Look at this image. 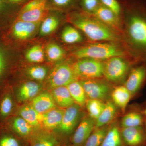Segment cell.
I'll return each mask as SVG.
<instances>
[{"label": "cell", "instance_id": "obj_1", "mask_svg": "<svg viewBox=\"0 0 146 146\" xmlns=\"http://www.w3.org/2000/svg\"><path fill=\"white\" fill-rule=\"evenodd\" d=\"M124 44L139 63L146 62V0H123Z\"/></svg>", "mask_w": 146, "mask_h": 146}, {"label": "cell", "instance_id": "obj_2", "mask_svg": "<svg viewBox=\"0 0 146 146\" xmlns=\"http://www.w3.org/2000/svg\"><path fill=\"white\" fill-rule=\"evenodd\" d=\"M68 19L92 42L124 43L121 35L81 9L69 13Z\"/></svg>", "mask_w": 146, "mask_h": 146}, {"label": "cell", "instance_id": "obj_3", "mask_svg": "<svg viewBox=\"0 0 146 146\" xmlns=\"http://www.w3.org/2000/svg\"><path fill=\"white\" fill-rule=\"evenodd\" d=\"M73 55L78 59L91 58L106 60L115 56L133 58L123 43L119 42H94L82 47L74 52Z\"/></svg>", "mask_w": 146, "mask_h": 146}, {"label": "cell", "instance_id": "obj_4", "mask_svg": "<svg viewBox=\"0 0 146 146\" xmlns=\"http://www.w3.org/2000/svg\"><path fill=\"white\" fill-rule=\"evenodd\" d=\"M103 62V76L108 80L118 82L125 78L132 65L139 62L132 57L115 56Z\"/></svg>", "mask_w": 146, "mask_h": 146}, {"label": "cell", "instance_id": "obj_5", "mask_svg": "<svg viewBox=\"0 0 146 146\" xmlns=\"http://www.w3.org/2000/svg\"><path fill=\"white\" fill-rule=\"evenodd\" d=\"M72 66L78 78L94 79L103 76L104 64L102 60L91 58H81Z\"/></svg>", "mask_w": 146, "mask_h": 146}, {"label": "cell", "instance_id": "obj_6", "mask_svg": "<svg viewBox=\"0 0 146 146\" xmlns=\"http://www.w3.org/2000/svg\"><path fill=\"white\" fill-rule=\"evenodd\" d=\"M72 66L62 63L56 67L51 73L49 83L52 88L67 86L71 82L78 80Z\"/></svg>", "mask_w": 146, "mask_h": 146}, {"label": "cell", "instance_id": "obj_7", "mask_svg": "<svg viewBox=\"0 0 146 146\" xmlns=\"http://www.w3.org/2000/svg\"><path fill=\"white\" fill-rule=\"evenodd\" d=\"M87 97L90 99L103 100L110 94V87L104 82L94 79L82 80L80 82Z\"/></svg>", "mask_w": 146, "mask_h": 146}, {"label": "cell", "instance_id": "obj_8", "mask_svg": "<svg viewBox=\"0 0 146 146\" xmlns=\"http://www.w3.org/2000/svg\"><path fill=\"white\" fill-rule=\"evenodd\" d=\"M139 65L130 70L125 82V86L131 96L138 92L146 81V62H141Z\"/></svg>", "mask_w": 146, "mask_h": 146}, {"label": "cell", "instance_id": "obj_9", "mask_svg": "<svg viewBox=\"0 0 146 146\" xmlns=\"http://www.w3.org/2000/svg\"><path fill=\"white\" fill-rule=\"evenodd\" d=\"M91 14L122 36V20L121 17L118 16L112 11L101 4L94 13Z\"/></svg>", "mask_w": 146, "mask_h": 146}, {"label": "cell", "instance_id": "obj_10", "mask_svg": "<svg viewBox=\"0 0 146 146\" xmlns=\"http://www.w3.org/2000/svg\"><path fill=\"white\" fill-rule=\"evenodd\" d=\"M30 146H60L58 136L50 130H35L28 141Z\"/></svg>", "mask_w": 146, "mask_h": 146}, {"label": "cell", "instance_id": "obj_11", "mask_svg": "<svg viewBox=\"0 0 146 146\" xmlns=\"http://www.w3.org/2000/svg\"><path fill=\"white\" fill-rule=\"evenodd\" d=\"M80 115V106L73 104L66 108L64 112L62 122L58 127L64 135H69L74 130Z\"/></svg>", "mask_w": 146, "mask_h": 146}, {"label": "cell", "instance_id": "obj_12", "mask_svg": "<svg viewBox=\"0 0 146 146\" xmlns=\"http://www.w3.org/2000/svg\"><path fill=\"white\" fill-rule=\"evenodd\" d=\"M96 121L90 117L84 119L79 124L72 138L73 146H83L95 128Z\"/></svg>", "mask_w": 146, "mask_h": 146}, {"label": "cell", "instance_id": "obj_13", "mask_svg": "<svg viewBox=\"0 0 146 146\" xmlns=\"http://www.w3.org/2000/svg\"><path fill=\"white\" fill-rule=\"evenodd\" d=\"M39 23L15 20L11 28V36L18 40H24L28 39L34 33Z\"/></svg>", "mask_w": 146, "mask_h": 146}, {"label": "cell", "instance_id": "obj_14", "mask_svg": "<svg viewBox=\"0 0 146 146\" xmlns=\"http://www.w3.org/2000/svg\"><path fill=\"white\" fill-rule=\"evenodd\" d=\"M5 125L17 136L28 141L35 130L31 126L21 117L9 118Z\"/></svg>", "mask_w": 146, "mask_h": 146}, {"label": "cell", "instance_id": "obj_15", "mask_svg": "<svg viewBox=\"0 0 146 146\" xmlns=\"http://www.w3.org/2000/svg\"><path fill=\"white\" fill-rule=\"evenodd\" d=\"M10 89H4L0 96V123L5 122L12 115L15 106L13 94Z\"/></svg>", "mask_w": 146, "mask_h": 146}, {"label": "cell", "instance_id": "obj_16", "mask_svg": "<svg viewBox=\"0 0 146 146\" xmlns=\"http://www.w3.org/2000/svg\"><path fill=\"white\" fill-rule=\"evenodd\" d=\"M48 13L47 4L24 12L18 11L16 20L33 23H40Z\"/></svg>", "mask_w": 146, "mask_h": 146}, {"label": "cell", "instance_id": "obj_17", "mask_svg": "<svg viewBox=\"0 0 146 146\" xmlns=\"http://www.w3.org/2000/svg\"><path fill=\"white\" fill-rule=\"evenodd\" d=\"M121 136L127 145L129 146H138L145 140V134L140 127H123Z\"/></svg>", "mask_w": 146, "mask_h": 146}, {"label": "cell", "instance_id": "obj_18", "mask_svg": "<svg viewBox=\"0 0 146 146\" xmlns=\"http://www.w3.org/2000/svg\"><path fill=\"white\" fill-rule=\"evenodd\" d=\"M65 110L60 108L53 109L42 114V125L48 130L58 128L60 126Z\"/></svg>", "mask_w": 146, "mask_h": 146}, {"label": "cell", "instance_id": "obj_19", "mask_svg": "<svg viewBox=\"0 0 146 146\" xmlns=\"http://www.w3.org/2000/svg\"><path fill=\"white\" fill-rule=\"evenodd\" d=\"M18 114L34 130L39 129L42 125L43 115L35 110L31 106H25L20 108Z\"/></svg>", "mask_w": 146, "mask_h": 146}, {"label": "cell", "instance_id": "obj_20", "mask_svg": "<svg viewBox=\"0 0 146 146\" xmlns=\"http://www.w3.org/2000/svg\"><path fill=\"white\" fill-rule=\"evenodd\" d=\"M56 103L52 95L44 93L35 97L32 100V106L40 114L55 108Z\"/></svg>", "mask_w": 146, "mask_h": 146}, {"label": "cell", "instance_id": "obj_21", "mask_svg": "<svg viewBox=\"0 0 146 146\" xmlns=\"http://www.w3.org/2000/svg\"><path fill=\"white\" fill-rule=\"evenodd\" d=\"M41 87L38 83L29 81L21 84L16 91L17 99L19 102L25 101L36 96Z\"/></svg>", "mask_w": 146, "mask_h": 146}, {"label": "cell", "instance_id": "obj_22", "mask_svg": "<svg viewBox=\"0 0 146 146\" xmlns=\"http://www.w3.org/2000/svg\"><path fill=\"white\" fill-rule=\"evenodd\" d=\"M52 96L56 104L62 108H68L74 104V101L66 86L54 88Z\"/></svg>", "mask_w": 146, "mask_h": 146}, {"label": "cell", "instance_id": "obj_23", "mask_svg": "<svg viewBox=\"0 0 146 146\" xmlns=\"http://www.w3.org/2000/svg\"><path fill=\"white\" fill-rule=\"evenodd\" d=\"M111 95L113 102L121 108L123 112H125L131 96L130 92L125 86H120L115 88Z\"/></svg>", "mask_w": 146, "mask_h": 146}, {"label": "cell", "instance_id": "obj_24", "mask_svg": "<svg viewBox=\"0 0 146 146\" xmlns=\"http://www.w3.org/2000/svg\"><path fill=\"white\" fill-rule=\"evenodd\" d=\"M117 112L116 105L113 102L108 101L98 118L96 120L95 128L106 125L115 117Z\"/></svg>", "mask_w": 146, "mask_h": 146}, {"label": "cell", "instance_id": "obj_25", "mask_svg": "<svg viewBox=\"0 0 146 146\" xmlns=\"http://www.w3.org/2000/svg\"><path fill=\"white\" fill-rule=\"evenodd\" d=\"M3 127L0 126V146H23L19 136L5 125Z\"/></svg>", "mask_w": 146, "mask_h": 146}, {"label": "cell", "instance_id": "obj_26", "mask_svg": "<svg viewBox=\"0 0 146 146\" xmlns=\"http://www.w3.org/2000/svg\"><path fill=\"white\" fill-rule=\"evenodd\" d=\"M66 86L77 104L80 106L86 104L87 96L80 82L77 80L73 82Z\"/></svg>", "mask_w": 146, "mask_h": 146}, {"label": "cell", "instance_id": "obj_27", "mask_svg": "<svg viewBox=\"0 0 146 146\" xmlns=\"http://www.w3.org/2000/svg\"><path fill=\"white\" fill-rule=\"evenodd\" d=\"M109 129V126L107 125L95 128L83 146H100Z\"/></svg>", "mask_w": 146, "mask_h": 146}, {"label": "cell", "instance_id": "obj_28", "mask_svg": "<svg viewBox=\"0 0 146 146\" xmlns=\"http://www.w3.org/2000/svg\"><path fill=\"white\" fill-rule=\"evenodd\" d=\"M100 146H122V141L117 127L110 128Z\"/></svg>", "mask_w": 146, "mask_h": 146}, {"label": "cell", "instance_id": "obj_29", "mask_svg": "<svg viewBox=\"0 0 146 146\" xmlns=\"http://www.w3.org/2000/svg\"><path fill=\"white\" fill-rule=\"evenodd\" d=\"M61 39L68 44H76L82 42L83 37L76 28L68 26L65 27L61 33Z\"/></svg>", "mask_w": 146, "mask_h": 146}, {"label": "cell", "instance_id": "obj_30", "mask_svg": "<svg viewBox=\"0 0 146 146\" xmlns=\"http://www.w3.org/2000/svg\"><path fill=\"white\" fill-rule=\"evenodd\" d=\"M105 105L106 103L100 100L90 99L87 100L86 106L89 117L96 120L104 109Z\"/></svg>", "mask_w": 146, "mask_h": 146}, {"label": "cell", "instance_id": "obj_31", "mask_svg": "<svg viewBox=\"0 0 146 146\" xmlns=\"http://www.w3.org/2000/svg\"><path fill=\"white\" fill-rule=\"evenodd\" d=\"M59 23V19L56 16L53 15L48 16L43 21L40 27V35L45 36L50 34L57 29Z\"/></svg>", "mask_w": 146, "mask_h": 146}, {"label": "cell", "instance_id": "obj_32", "mask_svg": "<svg viewBox=\"0 0 146 146\" xmlns=\"http://www.w3.org/2000/svg\"><path fill=\"white\" fill-rule=\"evenodd\" d=\"M9 60L7 51L0 45V90L9 69Z\"/></svg>", "mask_w": 146, "mask_h": 146}, {"label": "cell", "instance_id": "obj_33", "mask_svg": "<svg viewBox=\"0 0 146 146\" xmlns=\"http://www.w3.org/2000/svg\"><path fill=\"white\" fill-rule=\"evenodd\" d=\"M25 57L28 61L31 63H42L44 59V50L40 45L33 46L27 51Z\"/></svg>", "mask_w": 146, "mask_h": 146}, {"label": "cell", "instance_id": "obj_34", "mask_svg": "<svg viewBox=\"0 0 146 146\" xmlns=\"http://www.w3.org/2000/svg\"><path fill=\"white\" fill-rule=\"evenodd\" d=\"M143 117L136 112H131L124 116L121 121L123 127H140L143 124Z\"/></svg>", "mask_w": 146, "mask_h": 146}, {"label": "cell", "instance_id": "obj_35", "mask_svg": "<svg viewBox=\"0 0 146 146\" xmlns=\"http://www.w3.org/2000/svg\"><path fill=\"white\" fill-rule=\"evenodd\" d=\"M46 52L48 59L52 61L60 60L65 54V51L61 47L53 43L49 44L47 46Z\"/></svg>", "mask_w": 146, "mask_h": 146}, {"label": "cell", "instance_id": "obj_36", "mask_svg": "<svg viewBox=\"0 0 146 146\" xmlns=\"http://www.w3.org/2000/svg\"><path fill=\"white\" fill-rule=\"evenodd\" d=\"M103 5L112 11L121 18L123 12V0H100Z\"/></svg>", "mask_w": 146, "mask_h": 146}, {"label": "cell", "instance_id": "obj_37", "mask_svg": "<svg viewBox=\"0 0 146 146\" xmlns=\"http://www.w3.org/2000/svg\"><path fill=\"white\" fill-rule=\"evenodd\" d=\"M29 76L33 79L42 80L47 75L46 68L43 66H36L30 67L27 70Z\"/></svg>", "mask_w": 146, "mask_h": 146}, {"label": "cell", "instance_id": "obj_38", "mask_svg": "<svg viewBox=\"0 0 146 146\" xmlns=\"http://www.w3.org/2000/svg\"><path fill=\"white\" fill-rule=\"evenodd\" d=\"M82 10L86 13L92 14L100 5V0H79Z\"/></svg>", "mask_w": 146, "mask_h": 146}, {"label": "cell", "instance_id": "obj_39", "mask_svg": "<svg viewBox=\"0 0 146 146\" xmlns=\"http://www.w3.org/2000/svg\"><path fill=\"white\" fill-rule=\"evenodd\" d=\"M54 6L62 9H68L75 6L79 0H49Z\"/></svg>", "mask_w": 146, "mask_h": 146}, {"label": "cell", "instance_id": "obj_40", "mask_svg": "<svg viewBox=\"0 0 146 146\" xmlns=\"http://www.w3.org/2000/svg\"><path fill=\"white\" fill-rule=\"evenodd\" d=\"M16 5L7 0H0V20L11 15Z\"/></svg>", "mask_w": 146, "mask_h": 146}, {"label": "cell", "instance_id": "obj_41", "mask_svg": "<svg viewBox=\"0 0 146 146\" xmlns=\"http://www.w3.org/2000/svg\"><path fill=\"white\" fill-rule=\"evenodd\" d=\"M9 2L15 5L20 4L22 3L25 2L27 1H30V0H7Z\"/></svg>", "mask_w": 146, "mask_h": 146}, {"label": "cell", "instance_id": "obj_42", "mask_svg": "<svg viewBox=\"0 0 146 146\" xmlns=\"http://www.w3.org/2000/svg\"><path fill=\"white\" fill-rule=\"evenodd\" d=\"M145 115H146V110H145Z\"/></svg>", "mask_w": 146, "mask_h": 146}]
</instances>
